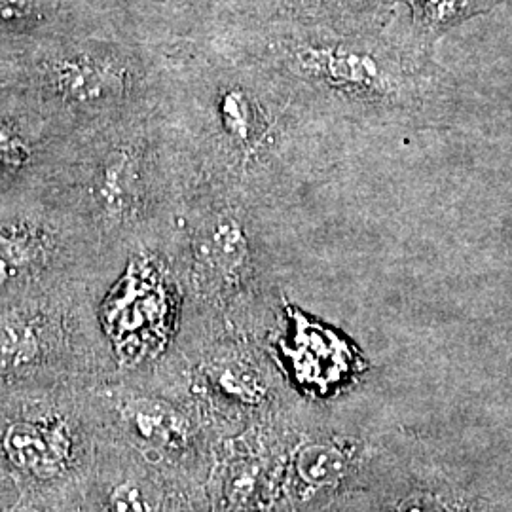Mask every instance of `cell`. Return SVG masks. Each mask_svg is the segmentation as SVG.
<instances>
[{
  "mask_svg": "<svg viewBox=\"0 0 512 512\" xmlns=\"http://www.w3.org/2000/svg\"><path fill=\"white\" fill-rule=\"evenodd\" d=\"M109 512H167V507L154 486L128 478L110 490Z\"/></svg>",
  "mask_w": 512,
  "mask_h": 512,
  "instance_id": "cell-14",
  "label": "cell"
},
{
  "mask_svg": "<svg viewBox=\"0 0 512 512\" xmlns=\"http://www.w3.org/2000/svg\"><path fill=\"white\" fill-rule=\"evenodd\" d=\"M38 351L40 342L31 323L14 317L0 321V376L31 365Z\"/></svg>",
  "mask_w": 512,
  "mask_h": 512,
  "instance_id": "cell-13",
  "label": "cell"
},
{
  "mask_svg": "<svg viewBox=\"0 0 512 512\" xmlns=\"http://www.w3.org/2000/svg\"><path fill=\"white\" fill-rule=\"evenodd\" d=\"M31 0H0V23H10L29 14Z\"/></svg>",
  "mask_w": 512,
  "mask_h": 512,
  "instance_id": "cell-17",
  "label": "cell"
},
{
  "mask_svg": "<svg viewBox=\"0 0 512 512\" xmlns=\"http://www.w3.org/2000/svg\"><path fill=\"white\" fill-rule=\"evenodd\" d=\"M219 124L230 145L249 152L260 141V110L249 93L232 88L220 93Z\"/></svg>",
  "mask_w": 512,
  "mask_h": 512,
  "instance_id": "cell-12",
  "label": "cell"
},
{
  "mask_svg": "<svg viewBox=\"0 0 512 512\" xmlns=\"http://www.w3.org/2000/svg\"><path fill=\"white\" fill-rule=\"evenodd\" d=\"M44 249V236L31 224L0 228V287L12 285L27 274Z\"/></svg>",
  "mask_w": 512,
  "mask_h": 512,
  "instance_id": "cell-11",
  "label": "cell"
},
{
  "mask_svg": "<svg viewBox=\"0 0 512 512\" xmlns=\"http://www.w3.org/2000/svg\"><path fill=\"white\" fill-rule=\"evenodd\" d=\"M385 6L389 8V10H393V12H397V6H404L406 10H410V6H412V2L414 0H382Z\"/></svg>",
  "mask_w": 512,
  "mask_h": 512,
  "instance_id": "cell-18",
  "label": "cell"
},
{
  "mask_svg": "<svg viewBox=\"0 0 512 512\" xmlns=\"http://www.w3.org/2000/svg\"><path fill=\"white\" fill-rule=\"evenodd\" d=\"M205 397L215 404L226 439L274 420L306 395L255 340H236L198 370Z\"/></svg>",
  "mask_w": 512,
  "mask_h": 512,
  "instance_id": "cell-2",
  "label": "cell"
},
{
  "mask_svg": "<svg viewBox=\"0 0 512 512\" xmlns=\"http://www.w3.org/2000/svg\"><path fill=\"white\" fill-rule=\"evenodd\" d=\"M302 401L274 420L226 439L213 478L215 512H285L287 448Z\"/></svg>",
  "mask_w": 512,
  "mask_h": 512,
  "instance_id": "cell-3",
  "label": "cell"
},
{
  "mask_svg": "<svg viewBox=\"0 0 512 512\" xmlns=\"http://www.w3.org/2000/svg\"><path fill=\"white\" fill-rule=\"evenodd\" d=\"M135 439L169 461H186L200 450V425L181 404L160 397H135L122 408Z\"/></svg>",
  "mask_w": 512,
  "mask_h": 512,
  "instance_id": "cell-5",
  "label": "cell"
},
{
  "mask_svg": "<svg viewBox=\"0 0 512 512\" xmlns=\"http://www.w3.org/2000/svg\"><path fill=\"white\" fill-rule=\"evenodd\" d=\"M50 86L59 99L80 107L103 105L122 88L120 71L103 57L69 54L54 59L48 67Z\"/></svg>",
  "mask_w": 512,
  "mask_h": 512,
  "instance_id": "cell-7",
  "label": "cell"
},
{
  "mask_svg": "<svg viewBox=\"0 0 512 512\" xmlns=\"http://www.w3.org/2000/svg\"><path fill=\"white\" fill-rule=\"evenodd\" d=\"M31 160L27 137L8 122L0 120V173H14Z\"/></svg>",
  "mask_w": 512,
  "mask_h": 512,
  "instance_id": "cell-15",
  "label": "cell"
},
{
  "mask_svg": "<svg viewBox=\"0 0 512 512\" xmlns=\"http://www.w3.org/2000/svg\"><path fill=\"white\" fill-rule=\"evenodd\" d=\"M200 262L209 279V289L222 294L253 293L251 249L245 230L232 215L213 220L203 241Z\"/></svg>",
  "mask_w": 512,
  "mask_h": 512,
  "instance_id": "cell-6",
  "label": "cell"
},
{
  "mask_svg": "<svg viewBox=\"0 0 512 512\" xmlns=\"http://www.w3.org/2000/svg\"><path fill=\"white\" fill-rule=\"evenodd\" d=\"M368 492L380 512H494L459 486L429 446L406 433H384Z\"/></svg>",
  "mask_w": 512,
  "mask_h": 512,
  "instance_id": "cell-4",
  "label": "cell"
},
{
  "mask_svg": "<svg viewBox=\"0 0 512 512\" xmlns=\"http://www.w3.org/2000/svg\"><path fill=\"white\" fill-rule=\"evenodd\" d=\"M4 512H40L35 507H29V505H19V507H14V509H8V511Z\"/></svg>",
  "mask_w": 512,
  "mask_h": 512,
  "instance_id": "cell-19",
  "label": "cell"
},
{
  "mask_svg": "<svg viewBox=\"0 0 512 512\" xmlns=\"http://www.w3.org/2000/svg\"><path fill=\"white\" fill-rule=\"evenodd\" d=\"M298 512H380V509L368 490H359V492L340 495L329 503L315 505Z\"/></svg>",
  "mask_w": 512,
  "mask_h": 512,
  "instance_id": "cell-16",
  "label": "cell"
},
{
  "mask_svg": "<svg viewBox=\"0 0 512 512\" xmlns=\"http://www.w3.org/2000/svg\"><path fill=\"white\" fill-rule=\"evenodd\" d=\"M384 433L336 420L327 404L306 397L294 414L285 463V512L368 490Z\"/></svg>",
  "mask_w": 512,
  "mask_h": 512,
  "instance_id": "cell-1",
  "label": "cell"
},
{
  "mask_svg": "<svg viewBox=\"0 0 512 512\" xmlns=\"http://www.w3.org/2000/svg\"><path fill=\"white\" fill-rule=\"evenodd\" d=\"M2 446L18 469L38 478L59 475L69 458V437L61 425L19 421L8 427Z\"/></svg>",
  "mask_w": 512,
  "mask_h": 512,
  "instance_id": "cell-8",
  "label": "cell"
},
{
  "mask_svg": "<svg viewBox=\"0 0 512 512\" xmlns=\"http://www.w3.org/2000/svg\"><path fill=\"white\" fill-rule=\"evenodd\" d=\"M503 0H414L408 21L414 35L427 46L467 19L490 12Z\"/></svg>",
  "mask_w": 512,
  "mask_h": 512,
  "instance_id": "cell-10",
  "label": "cell"
},
{
  "mask_svg": "<svg viewBox=\"0 0 512 512\" xmlns=\"http://www.w3.org/2000/svg\"><path fill=\"white\" fill-rule=\"evenodd\" d=\"M95 202L109 220L120 222L135 217L143 200V171L135 154L112 150L95 175Z\"/></svg>",
  "mask_w": 512,
  "mask_h": 512,
  "instance_id": "cell-9",
  "label": "cell"
}]
</instances>
